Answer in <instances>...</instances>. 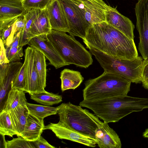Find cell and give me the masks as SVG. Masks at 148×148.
<instances>
[{
  "mask_svg": "<svg viewBox=\"0 0 148 148\" xmlns=\"http://www.w3.org/2000/svg\"><path fill=\"white\" fill-rule=\"evenodd\" d=\"M18 137L21 136L26 124L29 113L26 105H20L9 111Z\"/></svg>",
  "mask_w": 148,
  "mask_h": 148,
  "instance_id": "ffe728a7",
  "label": "cell"
},
{
  "mask_svg": "<svg viewBox=\"0 0 148 148\" xmlns=\"http://www.w3.org/2000/svg\"><path fill=\"white\" fill-rule=\"evenodd\" d=\"M46 9L52 29L68 32L69 28L68 21L59 0H53Z\"/></svg>",
  "mask_w": 148,
  "mask_h": 148,
  "instance_id": "5bb4252c",
  "label": "cell"
},
{
  "mask_svg": "<svg viewBox=\"0 0 148 148\" xmlns=\"http://www.w3.org/2000/svg\"><path fill=\"white\" fill-rule=\"evenodd\" d=\"M48 38L65 62L86 68L92 64L91 53L74 37L52 29Z\"/></svg>",
  "mask_w": 148,
  "mask_h": 148,
  "instance_id": "277c9868",
  "label": "cell"
},
{
  "mask_svg": "<svg viewBox=\"0 0 148 148\" xmlns=\"http://www.w3.org/2000/svg\"><path fill=\"white\" fill-rule=\"evenodd\" d=\"M103 69L104 71L124 77L136 84L141 82L143 59L138 56L133 60L115 57L90 47H87Z\"/></svg>",
  "mask_w": 148,
  "mask_h": 148,
  "instance_id": "5b68a950",
  "label": "cell"
},
{
  "mask_svg": "<svg viewBox=\"0 0 148 148\" xmlns=\"http://www.w3.org/2000/svg\"><path fill=\"white\" fill-rule=\"evenodd\" d=\"M28 44L42 53L50 64L56 69L68 65L49 40L47 35L42 34L35 37L31 39Z\"/></svg>",
  "mask_w": 148,
  "mask_h": 148,
  "instance_id": "9c48e42d",
  "label": "cell"
},
{
  "mask_svg": "<svg viewBox=\"0 0 148 148\" xmlns=\"http://www.w3.org/2000/svg\"><path fill=\"white\" fill-rule=\"evenodd\" d=\"M35 148H54L55 147L50 144L42 136L36 140L32 142Z\"/></svg>",
  "mask_w": 148,
  "mask_h": 148,
  "instance_id": "d6a6232c",
  "label": "cell"
},
{
  "mask_svg": "<svg viewBox=\"0 0 148 148\" xmlns=\"http://www.w3.org/2000/svg\"><path fill=\"white\" fill-rule=\"evenodd\" d=\"M41 10L32 9L27 11L24 15L26 23L22 31L19 46L23 47L28 44L31 39L30 31L32 25Z\"/></svg>",
  "mask_w": 148,
  "mask_h": 148,
  "instance_id": "7402d4cb",
  "label": "cell"
},
{
  "mask_svg": "<svg viewBox=\"0 0 148 148\" xmlns=\"http://www.w3.org/2000/svg\"><path fill=\"white\" fill-rule=\"evenodd\" d=\"M21 0V1H23L24 0Z\"/></svg>",
  "mask_w": 148,
  "mask_h": 148,
  "instance_id": "8d00e7d4",
  "label": "cell"
},
{
  "mask_svg": "<svg viewBox=\"0 0 148 148\" xmlns=\"http://www.w3.org/2000/svg\"><path fill=\"white\" fill-rule=\"evenodd\" d=\"M95 138L98 146L100 148H121V142L115 131L103 122L95 132Z\"/></svg>",
  "mask_w": 148,
  "mask_h": 148,
  "instance_id": "9a60e30c",
  "label": "cell"
},
{
  "mask_svg": "<svg viewBox=\"0 0 148 148\" xmlns=\"http://www.w3.org/2000/svg\"><path fill=\"white\" fill-rule=\"evenodd\" d=\"M25 92L16 88L11 89L8 93L7 98L2 109L9 111L20 105H26Z\"/></svg>",
  "mask_w": 148,
  "mask_h": 148,
  "instance_id": "44dd1931",
  "label": "cell"
},
{
  "mask_svg": "<svg viewBox=\"0 0 148 148\" xmlns=\"http://www.w3.org/2000/svg\"><path fill=\"white\" fill-rule=\"evenodd\" d=\"M58 106L59 122L66 127L84 135L95 138L96 130L103 122L95 114L69 102Z\"/></svg>",
  "mask_w": 148,
  "mask_h": 148,
  "instance_id": "3957f363",
  "label": "cell"
},
{
  "mask_svg": "<svg viewBox=\"0 0 148 148\" xmlns=\"http://www.w3.org/2000/svg\"><path fill=\"white\" fill-rule=\"evenodd\" d=\"M79 105L91 110L94 114L108 123L116 122L127 115L130 104L125 95L94 100H84Z\"/></svg>",
  "mask_w": 148,
  "mask_h": 148,
  "instance_id": "8992f818",
  "label": "cell"
},
{
  "mask_svg": "<svg viewBox=\"0 0 148 148\" xmlns=\"http://www.w3.org/2000/svg\"><path fill=\"white\" fill-rule=\"evenodd\" d=\"M30 99L43 105L51 106L58 104L62 101V96L58 94H55L45 91L32 94Z\"/></svg>",
  "mask_w": 148,
  "mask_h": 148,
  "instance_id": "603a6c76",
  "label": "cell"
},
{
  "mask_svg": "<svg viewBox=\"0 0 148 148\" xmlns=\"http://www.w3.org/2000/svg\"><path fill=\"white\" fill-rule=\"evenodd\" d=\"M26 106L29 113L42 119L47 116L57 114L58 109V106L53 107L27 102Z\"/></svg>",
  "mask_w": 148,
  "mask_h": 148,
  "instance_id": "cb8c5ba5",
  "label": "cell"
},
{
  "mask_svg": "<svg viewBox=\"0 0 148 148\" xmlns=\"http://www.w3.org/2000/svg\"><path fill=\"white\" fill-rule=\"evenodd\" d=\"M83 40L86 47L115 57L133 60L138 56L134 40L105 21L91 25Z\"/></svg>",
  "mask_w": 148,
  "mask_h": 148,
  "instance_id": "6da1fadb",
  "label": "cell"
},
{
  "mask_svg": "<svg viewBox=\"0 0 148 148\" xmlns=\"http://www.w3.org/2000/svg\"><path fill=\"white\" fill-rule=\"evenodd\" d=\"M82 3L85 18L91 25L105 21V12L108 5L103 0H76Z\"/></svg>",
  "mask_w": 148,
  "mask_h": 148,
  "instance_id": "4fadbf2b",
  "label": "cell"
},
{
  "mask_svg": "<svg viewBox=\"0 0 148 148\" xmlns=\"http://www.w3.org/2000/svg\"><path fill=\"white\" fill-rule=\"evenodd\" d=\"M5 49L6 57L9 63L20 61L23 54V47L19 46Z\"/></svg>",
  "mask_w": 148,
  "mask_h": 148,
  "instance_id": "4dcf8cb0",
  "label": "cell"
},
{
  "mask_svg": "<svg viewBox=\"0 0 148 148\" xmlns=\"http://www.w3.org/2000/svg\"><path fill=\"white\" fill-rule=\"evenodd\" d=\"M23 64L21 62L18 61L0 65V109L2 106L3 109V101L11 89V83Z\"/></svg>",
  "mask_w": 148,
  "mask_h": 148,
  "instance_id": "7c38bea8",
  "label": "cell"
},
{
  "mask_svg": "<svg viewBox=\"0 0 148 148\" xmlns=\"http://www.w3.org/2000/svg\"><path fill=\"white\" fill-rule=\"evenodd\" d=\"M141 82L142 86L148 90V58L143 60L141 69Z\"/></svg>",
  "mask_w": 148,
  "mask_h": 148,
  "instance_id": "1f68e13d",
  "label": "cell"
},
{
  "mask_svg": "<svg viewBox=\"0 0 148 148\" xmlns=\"http://www.w3.org/2000/svg\"><path fill=\"white\" fill-rule=\"evenodd\" d=\"M53 0H24L23 5L27 11L32 9L42 10L46 9Z\"/></svg>",
  "mask_w": 148,
  "mask_h": 148,
  "instance_id": "f1b7e54d",
  "label": "cell"
},
{
  "mask_svg": "<svg viewBox=\"0 0 148 148\" xmlns=\"http://www.w3.org/2000/svg\"><path fill=\"white\" fill-rule=\"evenodd\" d=\"M105 21L108 24L117 29L129 38L134 40L135 26L128 17L121 14L116 8L107 5L105 12Z\"/></svg>",
  "mask_w": 148,
  "mask_h": 148,
  "instance_id": "8fae6325",
  "label": "cell"
},
{
  "mask_svg": "<svg viewBox=\"0 0 148 148\" xmlns=\"http://www.w3.org/2000/svg\"><path fill=\"white\" fill-rule=\"evenodd\" d=\"M51 30L46 8L41 10L32 25L30 31L31 38L42 34L48 35Z\"/></svg>",
  "mask_w": 148,
  "mask_h": 148,
  "instance_id": "ac0fdd59",
  "label": "cell"
},
{
  "mask_svg": "<svg viewBox=\"0 0 148 148\" xmlns=\"http://www.w3.org/2000/svg\"><path fill=\"white\" fill-rule=\"evenodd\" d=\"M11 89L16 88L27 92L26 66L24 62L23 65L11 84Z\"/></svg>",
  "mask_w": 148,
  "mask_h": 148,
  "instance_id": "4316f807",
  "label": "cell"
},
{
  "mask_svg": "<svg viewBox=\"0 0 148 148\" xmlns=\"http://www.w3.org/2000/svg\"><path fill=\"white\" fill-rule=\"evenodd\" d=\"M51 130L60 139L70 140L91 147H95L97 145L96 140L65 126L59 122L50 123L45 126L44 130Z\"/></svg>",
  "mask_w": 148,
  "mask_h": 148,
  "instance_id": "30bf717a",
  "label": "cell"
},
{
  "mask_svg": "<svg viewBox=\"0 0 148 148\" xmlns=\"http://www.w3.org/2000/svg\"><path fill=\"white\" fill-rule=\"evenodd\" d=\"M44 119H39L29 113L24 130L21 136L30 142L37 139L44 130Z\"/></svg>",
  "mask_w": 148,
  "mask_h": 148,
  "instance_id": "e0dca14e",
  "label": "cell"
},
{
  "mask_svg": "<svg viewBox=\"0 0 148 148\" xmlns=\"http://www.w3.org/2000/svg\"><path fill=\"white\" fill-rule=\"evenodd\" d=\"M27 81V93L30 95L45 91L40 80L34 62V48L28 46L25 50Z\"/></svg>",
  "mask_w": 148,
  "mask_h": 148,
  "instance_id": "ba28073f",
  "label": "cell"
},
{
  "mask_svg": "<svg viewBox=\"0 0 148 148\" xmlns=\"http://www.w3.org/2000/svg\"><path fill=\"white\" fill-rule=\"evenodd\" d=\"M60 78L62 92L70 89H76L84 79L79 72L68 69H64L61 72Z\"/></svg>",
  "mask_w": 148,
  "mask_h": 148,
  "instance_id": "d6986e66",
  "label": "cell"
},
{
  "mask_svg": "<svg viewBox=\"0 0 148 148\" xmlns=\"http://www.w3.org/2000/svg\"><path fill=\"white\" fill-rule=\"evenodd\" d=\"M22 32V31L20 32L17 34L14 37L11 44L8 48L16 47L19 46Z\"/></svg>",
  "mask_w": 148,
  "mask_h": 148,
  "instance_id": "e575fe53",
  "label": "cell"
},
{
  "mask_svg": "<svg viewBox=\"0 0 148 148\" xmlns=\"http://www.w3.org/2000/svg\"><path fill=\"white\" fill-rule=\"evenodd\" d=\"M143 136L144 138H148V128L146 129L145 131L143 132Z\"/></svg>",
  "mask_w": 148,
  "mask_h": 148,
  "instance_id": "d590c367",
  "label": "cell"
},
{
  "mask_svg": "<svg viewBox=\"0 0 148 148\" xmlns=\"http://www.w3.org/2000/svg\"><path fill=\"white\" fill-rule=\"evenodd\" d=\"M26 23L24 15L18 17L13 25L11 34L4 44L5 49L8 48L11 44L14 37L20 32L22 31Z\"/></svg>",
  "mask_w": 148,
  "mask_h": 148,
  "instance_id": "83f0119b",
  "label": "cell"
},
{
  "mask_svg": "<svg viewBox=\"0 0 148 148\" xmlns=\"http://www.w3.org/2000/svg\"><path fill=\"white\" fill-rule=\"evenodd\" d=\"M5 148H35L32 142L21 136L6 141Z\"/></svg>",
  "mask_w": 148,
  "mask_h": 148,
  "instance_id": "f546056e",
  "label": "cell"
},
{
  "mask_svg": "<svg viewBox=\"0 0 148 148\" xmlns=\"http://www.w3.org/2000/svg\"><path fill=\"white\" fill-rule=\"evenodd\" d=\"M131 82L126 78L104 72L99 76L85 81L83 100H94L127 95Z\"/></svg>",
  "mask_w": 148,
  "mask_h": 148,
  "instance_id": "7a4b0ae2",
  "label": "cell"
},
{
  "mask_svg": "<svg viewBox=\"0 0 148 148\" xmlns=\"http://www.w3.org/2000/svg\"><path fill=\"white\" fill-rule=\"evenodd\" d=\"M0 65H3L9 62L7 58L5 49L3 41L0 39Z\"/></svg>",
  "mask_w": 148,
  "mask_h": 148,
  "instance_id": "836d02e7",
  "label": "cell"
},
{
  "mask_svg": "<svg viewBox=\"0 0 148 148\" xmlns=\"http://www.w3.org/2000/svg\"><path fill=\"white\" fill-rule=\"evenodd\" d=\"M34 48L36 67L41 84L45 89L46 85L47 75L45 56L40 51Z\"/></svg>",
  "mask_w": 148,
  "mask_h": 148,
  "instance_id": "484cf974",
  "label": "cell"
},
{
  "mask_svg": "<svg viewBox=\"0 0 148 148\" xmlns=\"http://www.w3.org/2000/svg\"><path fill=\"white\" fill-rule=\"evenodd\" d=\"M27 11L20 0H0V21L24 15Z\"/></svg>",
  "mask_w": 148,
  "mask_h": 148,
  "instance_id": "2e32d148",
  "label": "cell"
},
{
  "mask_svg": "<svg viewBox=\"0 0 148 148\" xmlns=\"http://www.w3.org/2000/svg\"><path fill=\"white\" fill-rule=\"evenodd\" d=\"M64 10L69 24L68 32L73 36L84 39L90 25L76 0H59Z\"/></svg>",
  "mask_w": 148,
  "mask_h": 148,
  "instance_id": "52a82bcc",
  "label": "cell"
},
{
  "mask_svg": "<svg viewBox=\"0 0 148 148\" xmlns=\"http://www.w3.org/2000/svg\"><path fill=\"white\" fill-rule=\"evenodd\" d=\"M0 134L11 137L17 134L9 112L3 109L0 112Z\"/></svg>",
  "mask_w": 148,
  "mask_h": 148,
  "instance_id": "d4e9b609",
  "label": "cell"
}]
</instances>
